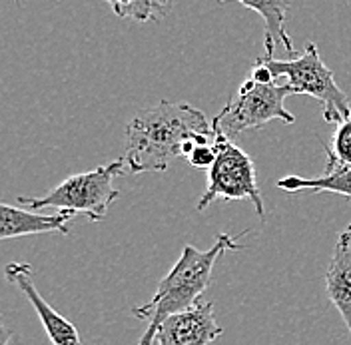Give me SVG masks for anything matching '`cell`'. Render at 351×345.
<instances>
[{"instance_id":"4","label":"cell","mask_w":351,"mask_h":345,"mask_svg":"<svg viewBox=\"0 0 351 345\" xmlns=\"http://www.w3.org/2000/svg\"><path fill=\"white\" fill-rule=\"evenodd\" d=\"M269 68L274 78L285 76L287 84L295 90L298 96L306 94L324 104V120L329 124H341L351 118V104L348 94L335 84L333 72L319 56L315 43H307L302 56L291 60L260 58Z\"/></svg>"},{"instance_id":"2","label":"cell","mask_w":351,"mask_h":345,"mask_svg":"<svg viewBox=\"0 0 351 345\" xmlns=\"http://www.w3.org/2000/svg\"><path fill=\"white\" fill-rule=\"evenodd\" d=\"M241 246L238 237L219 234L216 243L202 252L194 246H184L182 256L178 258L174 267L160 280L154 298L148 303H142L132 309V313L146 322L148 329L144 331L138 345H152L160 325L168 318L178 316L199 302V296L208 289L212 280V270L219 256L228 252H238Z\"/></svg>"},{"instance_id":"11","label":"cell","mask_w":351,"mask_h":345,"mask_svg":"<svg viewBox=\"0 0 351 345\" xmlns=\"http://www.w3.org/2000/svg\"><path fill=\"white\" fill-rule=\"evenodd\" d=\"M241 6L258 12L263 19L265 24V34H263V48H265V58H274V48L276 43L284 44L287 54L295 56V48L293 40L289 38V34L285 32V19H287V10L291 8L289 2H252V0H240Z\"/></svg>"},{"instance_id":"9","label":"cell","mask_w":351,"mask_h":345,"mask_svg":"<svg viewBox=\"0 0 351 345\" xmlns=\"http://www.w3.org/2000/svg\"><path fill=\"white\" fill-rule=\"evenodd\" d=\"M70 219V214H38L0 202V241L48 232L68 234Z\"/></svg>"},{"instance_id":"16","label":"cell","mask_w":351,"mask_h":345,"mask_svg":"<svg viewBox=\"0 0 351 345\" xmlns=\"http://www.w3.org/2000/svg\"><path fill=\"white\" fill-rule=\"evenodd\" d=\"M12 329H8L4 324H0V345H8L12 340Z\"/></svg>"},{"instance_id":"10","label":"cell","mask_w":351,"mask_h":345,"mask_svg":"<svg viewBox=\"0 0 351 345\" xmlns=\"http://www.w3.org/2000/svg\"><path fill=\"white\" fill-rule=\"evenodd\" d=\"M326 292L351 335V252L339 239L326 270Z\"/></svg>"},{"instance_id":"5","label":"cell","mask_w":351,"mask_h":345,"mask_svg":"<svg viewBox=\"0 0 351 345\" xmlns=\"http://www.w3.org/2000/svg\"><path fill=\"white\" fill-rule=\"evenodd\" d=\"M287 96H298L289 84H260L247 76L236 96L212 120V128L234 140L243 130L262 128L271 120L293 124L295 116L284 104Z\"/></svg>"},{"instance_id":"3","label":"cell","mask_w":351,"mask_h":345,"mask_svg":"<svg viewBox=\"0 0 351 345\" xmlns=\"http://www.w3.org/2000/svg\"><path fill=\"white\" fill-rule=\"evenodd\" d=\"M124 166L126 162L120 158L90 172L74 174L40 198H19V204L32 208V212L54 208L58 214H84L90 222H102L120 195L114 180L122 176Z\"/></svg>"},{"instance_id":"8","label":"cell","mask_w":351,"mask_h":345,"mask_svg":"<svg viewBox=\"0 0 351 345\" xmlns=\"http://www.w3.org/2000/svg\"><path fill=\"white\" fill-rule=\"evenodd\" d=\"M221 335L212 302H197L194 307L168 318L156 333L158 345H210Z\"/></svg>"},{"instance_id":"13","label":"cell","mask_w":351,"mask_h":345,"mask_svg":"<svg viewBox=\"0 0 351 345\" xmlns=\"http://www.w3.org/2000/svg\"><path fill=\"white\" fill-rule=\"evenodd\" d=\"M328 166L326 172L335 168H351V118L337 124L326 144Z\"/></svg>"},{"instance_id":"12","label":"cell","mask_w":351,"mask_h":345,"mask_svg":"<svg viewBox=\"0 0 351 345\" xmlns=\"http://www.w3.org/2000/svg\"><path fill=\"white\" fill-rule=\"evenodd\" d=\"M276 186L280 190H284L287 194H300V192H329V194H339L351 198V168H335L324 172L322 176L315 178H304V176H295L289 174L282 180L276 182Z\"/></svg>"},{"instance_id":"15","label":"cell","mask_w":351,"mask_h":345,"mask_svg":"<svg viewBox=\"0 0 351 345\" xmlns=\"http://www.w3.org/2000/svg\"><path fill=\"white\" fill-rule=\"evenodd\" d=\"M214 160H216V146L214 142L212 144H199L196 146V150L188 156V162L194 166V168H212L214 166Z\"/></svg>"},{"instance_id":"17","label":"cell","mask_w":351,"mask_h":345,"mask_svg":"<svg viewBox=\"0 0 351 345\" xmlns=\"http://www.w3.org/2000/svg\"><path fill=\"white\" fill-rule=\"evenodd\" d=\"M339 241H341V243H343V246H346V248L351 252V224L346 228V230H343V232H341V234H339Z\"/></svg>"},{"instance_id":"1","label":"cell","mask_w":351,"mask_h":345,"mask_svg":"<svg viewBox=\"0 0 351 345\" xmlns=\"http://www.w3.org/2000/svg\"><path fill=\"white\" fill-rule=\"evenodd\" d=\"M188 140H214L206 114L186 102L154 104L138 110L128 122L124 162L132 174L164 172Z\"/></svg>"},{"instance_id":"14","label":"cell","mask_w":351,"mask_h":345,"mask_svg":"<svg viewBox=\"0 0 351 345\" xmlns=\"http://www.w3.org/2000/svg\"><path fill=\"white\" fill-rule=\"evenodd\" d=\"M164 2H154V0H132V2H110V8L116 12L120 19H132L138 22L160 21L166 12Z\"/></svg>"},{"instance_id":"7","label":"cell","mask_w":351,"mask_h":345,"mask_svg":"<svg viewBox=\"0 0 351 345\" xmlns=\"http://www.w3.org/2000/svg\"><path fill=\"white\" fill-rule=\"evenodd\" d=\"M4 276L8 283H12L14 287H19L22 294L26 296V300L32 303V307L38 313V320L44 325V331L48 335V340L54 345H82L80 333L74 325L66 320L64 316H60L50 303L44 300L38 294L34 278H32V265L24 263V261H12L4 267Z\"/></svg>"},{"instance_id":"6","label":"cell","mask_w":351,"mask_h":345,"mask_svg":"<svg viewBox=\"0 0 351 345\" xmlns=\"http://www.w3.org/2000/svg\"><path fill=\"white\" fill-rule=\"evenodd\" d=\"M214 146L216 160L208 174L206 192L197 202V212H204L210 204L218 200H250L260 219H263L265 208L258 186L256 164L250 154H245L234 140L226 138L219 132H214Z\"/></svg>"}]
</instances>
